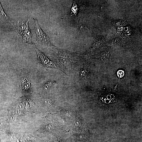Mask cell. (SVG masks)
<instances>
[{
  "label": "cell",
  "instance_id": "obj_1",
  "mask_svg": "<svg viewBox=\"0 0 142 142\" xmlns=\"http://www.w3.org/2000/svg\"><path fill=\"white\" fill-rule=\"evenodd\" d=\"M29 19L25 22L18 21L15 29L24 43L32 44L33 43L31 40V38L33 32L29 29L28 24Z\"/></svg>",
  "mask_w": 142,
  "mask_h": 142
},
{
  "label": "cell",
  "instance_id": "obj_2",
  "mask_svg": "<svg viewBox=\"0 0 142 142\" xmlns=\"http://www.w3.org/2000/svg\"><path fill=\"white\" fill-rule=\"evenodd\" d=\"M35 22V32L37 36L36 43L40 45L52 47L55 46L50 42L48 36L40 28L37 19L34 18Z\"/></svg>",
  "mask_w": 142,
  "mask_h": 142
},
{
  "label": "cell",
  "instance_id": "obj_5",
  "mask_svg": "<svg viewBox=\"0 0 142 142\" xmlns=\"http://www.w3.org/2000/svg\"><path fill=\"white\" fill-rule=\"evenodd\" d=\"M79 10V7L76 1L73 2L70 11L71 16L75 17L77 18V15Z\"/></svg>",
  "mask_w": 142,
  "mask_h": 142
},
{
  "label": "cell",
  "instance_id": "obj_8",
  "mask_svg": "<svg viewBox=\"0 0 142 142\" xmlns=\"http://www.w3.org/2000/svg\"><path fill=\"white\" fill-rule=\"evenodd\" d=\"M112 139V138H110V139L109 140H108V141L104 142H111V140Z\"/></svg>",
  "mask_w": 142,
  "mask_h": 142
},
{
  "label": "cell",
  "instance_id": "obj_3",
  "mask_svg": "<svg viewBox=\"0 0 142 142\" xmlns=\"http://www.w3.org/2000/svg\"><path fill=\"white\" fill-rule=\"evenodd\" d=\"M37 54L38 61L39 63L46 67L52 68H57L55 64L47 58V56L37 48H35Z\"/></svg>",
  "mask_w": 142,
  "mask_h": 142
},
{
  "label": "cell",
  "instance_id": "obj_4",
  "mask_svg": "<svg viewBox=\"0 0 142 142\" xmlns=\"http://www.w3.org/2000/svg\"><path fill=\"white\" fill-rule=\"evenodd\" d=\"M19 82L21 88L23 90H26L30 87V82L27 78H22L20 79Z\"/></svg>",
  "mask_w": 142,
  "mask_h": 142
},
{
  "label": "cell",
  "instance_id": "obj_6",
  "mask_svg": "<svg viewBox=\"0 0 142 142\" xmlns=\"http://www.w3.org/2000/svg\"><path fill=\"white\" fill-rule=\"evenodd\" d=\"M56 83V82L54 80L50 81L45 84L43 87V89L45 90H48Z\"/></svg>",
  "mask_w": 142,
  "mask_h": 142
},
{
  "label": "cell",
  "instance_id": "obj_7",
  "mask_svg": "<svg viewBox=\"0 0 142 142\" xmlns=\"http://www.w3.org/2000/svg\"><path fill=\"white\" fill-rule=\"evenodd\" d=\"M87 71L85 68H82L80 70V74L81 78L82 79L85 78L87 75Z\"/></svg>",
  "mask_w": 142,
  "mask_h": 142
}]
</instances>
